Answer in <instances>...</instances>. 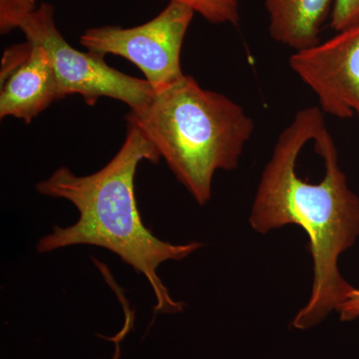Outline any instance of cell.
<instances>
[{"mask_svg": "<svg viewBox=\"0 0 359 359\" xmlns=\"http://www.w3.org/2000/svg\"><path fill=\"white\" fill-rule=\"evenodd\" d=\"M271 39L295 51L320 42L323 22L332 0H264Z\"/></svg>", "mask_w": 359, "mask_h": 359, "instance_id": "obj_8", "label": "cell"}, {"mask_svg": "<svg viewBox=\"0 0 359 359\" xmlns=\"http://www.w3.org/2000/svg\"><path fill=\"white\" fill-rule=\"evenodd\" d=\"M60 99L57 78L41 46L26 40L6 48L0 69V118L28 124Z\"/></svg>", "mask_w": 359, "mask_h": 359, "instance_id": "obj_7", "label": "cell"}, {"mask_svg": "<svg viewBox=\"0 0 359 359\" xmlns=\"http://www.w3.org/2000/svg\"><path fill=\"white\" fill-rule=\"evenodd\" d=\"M323 120L325 113L318 106H311L297 111L280 132L262 175L250 217V226L257 233L297 224L308 233L313 285L311 299L292 323L299 330L320 323L353 289L340 276L337 264L340 255L359 235V198L349 189L340 169L327 122L321 123L313 137L325 176L313 183L297 174V160Z\"/></svg>", "mask_w": 359, "mask_h": 359, "instance_id": "obj_1", "label": "cell"}, {"mask_svg": "<svg viewBox=\"0 0 359 359\" xmlns=\"http://www.w3.org/2000/svg\"><path fill=\"white\" fill-rule=\"evenodd\" d=\"M290 66L316 94L325 114L359 119V25L311 48L295 51Z\"/></svg>", "mask_w": 359, "mask_h": 359, "instance_id": "obj_6", "label": "cell"}, {"mask_svg": "<svg viewBox=\"0 0 359 359\" xmlns=\"http://www.w3.org/2000/svg\"><path fill=\"white\" fill-rule=\"evenodd\" d=\"M18 28L26 40L41 46L50 59L62 98L80 95L88 105L101 97L126 103L131 112H141L155 95L146 79L129 76L110 67L104 56L71 46L57 29L51 4H40Z\"/></svg>", "mask_w": 359, "mask_h": 359, "instance_id": "obj_4", "label": "cell"}, {"mask_svg": "<svg viewBox=\"0 0 359 359\" xmlns=\"http://www.w3.org/2000/svg\"><path fill=\"white\" fill-rule=\"evenodd\" d=\"M37 0H0V32L6 34L18 28L26 16L36 11Z\"/></svg>", "mask_w": 359, "mask_h": 359, "instance_id": "obj_10", "label": "cell"}, {"mask_svg": "<svg viewBox=\"0 0 359 359\" xmlns=\"http://www.w3.org/2000/svg\"><path fill=\"white\" fill-rule=\"evenodd\" d=\"M156 149L133 124L117 154L96 173L77 176L60 167L48 179L39 182L41 195L69 201L79 212L71 226H55L40 238L39 254L72 245L103 248L120 257L145 276L154 292L157 313H177L184 304L172 299L162 282L158 269L167 261H181L203 247L201 243L174 245L153 235L142 221L135 196V175L142 161L158 163Z\"/></svg>", "mask_w": 359, "mask_h": 359, "instance_id": "obj_2", "label": "cell"}, {"mask_svg": "<svg viewBox=\"0 0 359 359\" xmlns=\"http://www.w3.org/2000/svg\"><path fill=\"white\" fill-rule=\"evenodd\" d=\"M337 311L340 314V320H353L359 316V290L353 289L347 295L346 301L337 306Z\"/></svg>", "mask_w": 359, "mask_h": 359, "instance_id": "obj_12", "label": "cell"}, {"mask_svg": "<svg viewBox=\"0 0 359 359\" xmlns=\"http://www.w3.org/2000/svg\"><path fill=\"white\" fill-rule=\"evenodd\" d=\"M359 25V0H334L330 26L335 32Z\"/></svg>", "mask_w": 359, "mask_h": 359, "instance_id": "obj_11", "label": "cell"}, {"mask_svg": "<svg viewBox=\"0 0 359 359\" xmlns=\"http://www.w3.org/2000/svg\"><path fill=\"white\" fill-rule=\"evenodd\" d=\"M194 14L185 4L170 1L164 11L144 25L90 28L80 37V44L102 56L113 54L128 59L140 68L158 93L185 75L181 51Z\"/></svg>", "mask_w": 359, "mask_h": 359, "instance_id": "obj_5", "label": "cell"}, {"mask_svg": "<svg viewBox=\"0 0 359 359\" xmlns=\"http://www.w3.org/2000/svg\"><path fill=\"white\" fill-rule=\"evenodd\" d=\"M126 119L202 205L211 199L216 172L237 169L255 131L254 120L242 106L186 74L155 93L141 112L130 111Z\"/></svg>", "mask_w": 359, "mask_h": 359, "instance_id": "obj_3", "label": "cell"}, {"mask_svg": "<svg viewBox=\"0 0 359 359\" xmlns=\"http://www.w3.org/2000/svg\"><path fill=\"white\" fill-rule=\"evenodd\" d=\"M192 8L212 25L237 26L240 22L238 0H170Z\"/></svg>", "mask_w": 359, "mask_h": 359, "instance_id": "obj_9", "label": "cell"}]
</instances>
